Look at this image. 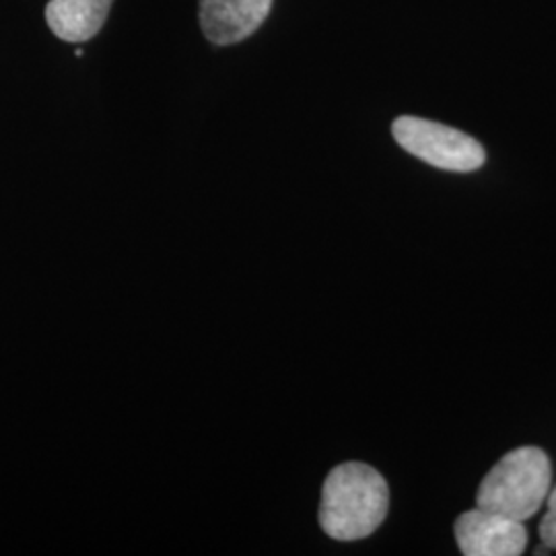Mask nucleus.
Listing matches in <instances>:
<instances>
[{
	"label": "nucleus",
	"mask_w": 556,
	"mask_h": 556,
	"mask_svg": "<svg viewBox=\"0 0 556 556\" xmlns=\"http://www.w3.org/2000/svg\"><path fill=\"white\" fill-rule=\"evenodd\" d=\"M114 0H50L46 21L60 40L80 43L100 34Z\"/></svg>",
	"instance_id": "obj_6"
},
{
	"label": "nucleus",
	"mask_w": 556,
	"mask_h": 556,
	"mask_svg": "<svg viewBox=\"0 0 556 556\" xmlns=\"http://www.w3.org/2000/svg\"><path fill=\"white\" fill-rule=\"evenodd\" d=\"M390 509V489L376 468L346 462L324 482L319 503L321 530L340 542L371 536Z\"/></svg>",
	"instance_id": "obj_1"
},
{
	"label": "nucleus",
	"mask_w": 556,
	"mask_h": 556,
	"mask_svg": "<svg viewBox=\"0 0 556 556\" xmlns=\"http://www.w3.org/2000/svg\"><path fill=\"white\" fill-rule=\"evenodd\" d=\"M546 501H548V511L540 521V540L544 542L546 548L556 551V484L551 486Z\"/></svg>",
	"instance_id": "obj_7"
},
{
	"label": "nucleus",
	"mask_w": 556,
	"mask_h": 556,
	"mask_svg": "<svg viewBox=\"0 0 556 556\" xmlns=\"http://www.w3.org/2000/svg\"><path fill=\"white\" fill-rule=\"evenodd\" d=\"M454 532L457 546L466 556H519L528 546L523 521L480 507L457 517Z\"/></svg>",
	"instance_id": "obj_4"
},
{
	"label": "nucleus",
	"mask_w": 556,
	"mask_h": 556,
	"mask_svg": "<svg viewBox=\"0 0 556 556\" xmlns=\"http://www.w3.org/2000/svg\"><path fill=\"white\" fill-rule=\"evenodd\" d=\"M553 486V464L540 447H517L482 478L477 507L526 521L536 516Z\"/></svg>",
	"instance_id": "obj_2"
},
{
	"label": "nucleus",
	"mask_w": 556,
	"mask_h": 556,
	"mask_svg": "<svg viewBox=\"0 0 556 556\" xmlns=\"http://www.w3.org/2000/svg\"><path fill=\"white\" fill-rule=\"evenodd\" d=\"M392 132L406 153L438 169L468 174L480 169L486 161V153L477 139L431 119L400 116Z\"/></svg>",
	"instance_id": "obj_3"
},
{
	"label": "nucleus",
	"mask_w": 556,
	"mask_h": 556,
	"mask_svg": "<svg viewBox=\"0 0 556 556\" xmlns=\"http://www.w3.org/2000/svg\"><path fill=\"white\" fill-rule=\"evenodd\" d=\"M270 9L273 0H200V27L206 40L231 46L256 34Z\"/></svg>",
	"instance_id": "obj_5"
}]
</instances>
